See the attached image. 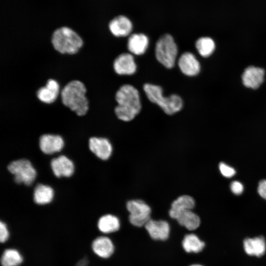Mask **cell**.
Instances as JSON below:
<instances>
[{"label": "cell", "instance_id": "6da1fadb", "mask_svg": "<svg viewBox=\"0 0 266 266\" xmlns=\"http://www.w3.org/2000/svg\"><path fill=\"white\" fill-rule=\"evenodd\" d=\"M115 100L118 105L115 108V113L122 121H132L141 109L139 92L132 85L121 86L116 93Z\"/></svg>", "mask_w": 266, "mask_h": 266}, {"label": "cell", "instance_id": "7a4b0ae2", "mask_svg": "<svg viewBox=\"0 0 266 266\" xmlns=\"http://www.w3.org/2000/svg\"><path fill=\"white\" fill-rule=\"evenodd\" d=\"M86 92V88L82 82L78 80L70 81L61 92L62 102L77 115L83 116L89 109Z\"/></svg>", "mask_w": 266, "mask_h": 266}, {"label": "cell", "instance_id": "3957f363", "mask_svg": "<svg viewBox=\"0 0 266 266\" xmlns=\"http://www.w3.org/2000/svg\"><path fill=\"white\" fill-rule=\"evenodd\" d=\"M51 43L58 52L69 55L77 53L83 44L80 35L71 28L65 26L58 28L53 32Z\"/></svg>", "mask_w": 266, "mask_h": 266}, {"label": "cell", "instance_id": "277c9868", "mask_svg": "<svg viewBox=\"0 0 266 266\" xmlns=\"http://www.w3.org/2000/svg\"><path fill=\"white\" fill-rule=\"evenodd\" d=\"M143 88L148 100L158 104L166 114H174L182 108L183 101L178 95L172 94L165 97L161 86L150 83L144 84Z\"/></svg>", "mask_w": 266, "mask_h": 266}, {"label": "cell", "instance_id": "5b68a950", "mask_svg": "<svg viewBox=\"0 0 266 266\" xmlns=\"http://www.w3.org/2000/svg\"><path fill=\"white\" fill-rule=\"evenodd\" d=\"M155 52L157 60L165 67L171 68L174 66L178 48L170 34L166 33L160 37L156 44Z\"/></svg>", "mask_w": 266, "mask_h": 266}, {"label": "cell", "instance_id": "8992f818", "mask_svg": "<svg viewBox=\"0 0 266 266\" xmlns=\"http://www.w3.org/2000/svg\"><path fill=\"white\" fill-rule=\"evenodd\" d=\"M8 169L14 175V181L18 184L31 185L36 177V171L31 163L26 159L13 161L8 166Z\"/></svg>", "mask_w": 266, "mask_h": 266}, {"label": "cell", "instance_id": "52a82bcc", "mask_svg": "<svg viewBox=\"0 0 266 266\" xmlns=\"http://www.w3.org/2000/svg\"><path fill=\"white\" fill-rule=\"evenodd\" d=\"M127 209L130 213V222L136 227L145 226L150 219V207L140 200H133L126 204Z\"/></svg>", "mask_w": 266, "mask_h": 266}, {"label": "cell", "instance_id": "ba28073f", "mask_svg": "<svg viewBox=\"0 0 266 266\" xmlns=\"http://www.w3.org/2000/svg\"><path fill=\"white\" fill-rule=\"evenodd\" d=\"M115 72L119 75H132L136 70V65L133 56L124 53L117 56L113 62Z\"/></svg>", "mask_w": 266, "mask_h": 266}, {"label": "cell", "instance_id": "9c48e42d", "mask_svg": "<svg viewBox=\"0 0 266 266\" xmlns=\"http://www.w3.org/2000/svg\"><path fill=\"white\" fill-rule=\"evenodd\" d=\"M60 93V85L58 82L49 79L44 86L39 88L36 91V97L41 102L51 104L57 99Z\"/></svg>", "mask_w": 266, "mask_h": 266}, {"label": "cell", "instance_id": "30bf717a", "mask_svg": "<svg viewBox=\"0 0 266 266\" xmlns=\"http://www.w3.org/2000/svg\"><path fill=\"white\" fill-rule=\"evenodd\" d=\"M144 227L153 239L165 240L169 236L170 227L166 221H157L150 219Z\"/></svg>", "mask_w": 266, "mask_h": 266}, {"label": "cell", "instance_id": "8fae6325", "mask_svg": "<svg viewBox=\"0 0 266 266\" xmlns=\"http://www.w3.org/2000/svg\"><path fill=\"white\" fill-rule=\"evenodd\" d=\"M90 150L100 159L106 160L111 156L112 147L106 138L92 137L89 139Z\"/></svg>", "mask_w": 266, "mask_h": 266}, {"label": "cell", "instance_id": "7c38bea8", "mask_svg": "<svg viewBox=\"0 0 266 266\" xmlns=\"http://www.w3.org/2000/svg\"><path fill=\"white\" fill-rule=\"evenodd\" d=\"M178 65L180 70L186 75L193 76L200 71V64L194 54L184 52L179 57Z\"/></svg>", "mask_w": 266, "mask_h": 266}, {"label": "cell", "instance_id": "4fadbf2b", "mask_svg": "<svg viewBox=\"0 0 266 266\" xmlns=\"http://www.w3.org/2000/svg\"><path fill=\"white\" fill-rule=\"evenodd\" d=\"M109 30L116 37H125L129 35L133 29V24L127 17L119 15L114 17L109 23Z\"/></svg>", "mask_w": 266, "mask_h": 266}, {"label": "cell", "instance_id": "5bb4252c", "mask_svg": "<svg viewBox=\"0 0 266 266\" xmlns=\"http://www.w3.org/2000/svg\"><path fill=\"white\" fill-rule=\"evenodd\" d=\"M64 142L59 135L45 134L39 138V147L42 152L52 154L60 151L63 148Z\"/></svg>", "mask_w": 266, "mask_h": 266}, {"label": "cell", "instance_id": "9a60e30c", "mask_svg": "<svg viewBox=\"0 0 266 266\" xmlns=\"http://www.w3.org/2000/svg\"><path fill=\"white\" fill-rule=\"evenodd\" d=\"M264 75L265 71L263 68L250 66L245 69L242 75L243 84L246 87L257 89L263 83Z\"/></svg>", "mask_w": 266, "mask_h": 266}, {"label": "cell", "instance_id": "2e32d148", "mask_svg": "<svg viewBox=\"0 0 266 266\" xmlns=\"http://www.w3.org/2000/svg\"><path fill=\"white\" fill-rule=\"evenodd\" d=\"M51 166L54 174L57 177H69L74 170L72 162L64 155L53 159Z\"/></svg>", "mask_w": 266, "mask_h": 266}, {"label": "cell", "instance_id": "e0dca14e", "mask_svg": "<svg viewBox=\"0 0 266 266\" xmlns=\"http://www.w3.org/2000/svg\"><path fill=\"white\" fill-rule=\"evenodd\" d=\"M195 205V201L193 198L189 195H181L172 202L169 211V216L175 219L180 213L187 210H192Z\"/></svg>", "mask_w": 266, "mask_h": 266}, {"label": "cell", "instance_id": "ac0fdd59", "mask_svg": "<svg viewBox=\"0 0 266 266\" xmlns=\"http://www.w3.org/2000/svg\"><path fill=\"white\" fill-rule=\"evenodd\" d=\"M149 44L148 37L143 33L131 34L128 40L129 51L136 55H141L146 52Z\"/></svg>", "mask_w": 266, "mask_h": 266}, {"label": "cell", "instance_id": "d6986e66", "mask_svg": "<svg viewBox=\"0 0 266 266\" xmlns=\"http://www.w3.org/2000/svg\"><path fill=\"white\" fill-rule=\"evenodd\" d=\"M92 248L94 252L102 258L110 257L114 251L112 241L108 237L103 236L94 239L92 244Z\"/></svg>", "mask_w": 266, "mask_h": 266}, {"label": "cell", "instance_id": "ffe728a7", "mask_svg": "<svg viewBox=\"0 0 266 266\" xmlns=\"http://www.w3.org/2000/svg\"><path fill=\"white\" fill-rule=\"evenodd\" d=\"M243 246L245 252L250 256L261 257L266 251V241L262 236L246 238Z\"/></svg>", "mask_w": 266, "mask_h": 266}, {"label": "cell", "instance_id": "44dd1931", "mask_svg": "<svg viewBox=\"0 0 266 266\" xmlns=\"http://www.w3.org/2000/svg\"><path fill=\"white\" fill-rule=\"evenodd\" d=\"M175 220L180 225L191 231L197 229L200 223V217L192 210H187L180 213Z\"/></svg>", "mask_w": 266, "mask_h": 266}, {"label": "cell", "instance_id": "7402d4cb", "mask_svg": "<svg viewBox=\"0 0 266 266\" xmlns=\"http://www.w3.org/2000/svg\"><path fill=\"white\" fill-rule=\"evenodd\" d=\"M120 226L119 219L111 214H106L101 216L98 223L99 230L104 233L116 232L119 229Z\"/></svg>", "mask_w": 266, "mask_h": 266}, {"label": "cell", "instance_id": "603a6c76", "mask_svg": "<svg viewBox=\"0 0 266 266\" xmlns=\"http://www.w3.org/2000/svg\"><path fill=\"white\" fill-rule=\"evenodd\" d=\"M53 196L54 191L49 186L40 184L34 189L33 200L38 204L42 205L50 202Z\"/></svg>", "mask_w": 266, "mask_h": 266}, {"label": "cell", "instance_id": "cb8c5ba5", "mask_svg": "<svg viewBox=\"0 0 266 266\" xmlns=\"http://www.w3.org/2000/svg\"><path fill=\"white\" fill-rule=\"evenodd\" d=\"M182 246L187 253H199L204 247V243L195 234L186 235L182 241Z\"/></svg>", "mask_w": 266, "mask_h": 266}, {"label": "cell", "instance_id": "d4e9b609", "mask_svg": "<svg viewBox=\"0 0 266 266\" xmlns=\"http://www.w3.org/2000/svg\"><path fill=\"white\" fill-rule=\"evenodd\" d=\"M23 259L20 252L14 249H6L2 253L0 262L2 266H18Z\"/></svg>", "mask_w": 266, "mask_h": 266}, {"label": "cell", "instance_id": "484cf974", "mask_svg": "<svg viewBox=\"0 0 266 266\" xmlns=\"http://www.w3.org/2000/svg\"><path fill=\"white\" fill-rule=\"evenodd\" d=\"M195 45L199 54L203 57H207L211 55L215 47L213 40L209 37L199 38Z\"/></svg>", "mask_w": 266, "mask_h": 266}, {"label": "cell", "instance_id": "4316f807", "mask_svg": "<svg viewBox=\"0 0 266 266\" xmlns=\"http://www.w3.org/2000/svg\"><path fill=\"white\" fill-rule=\"evenodd\" d=\"M220 172L225 177L230 178L235 174V169L224 163H220L219 165Z\"/></svg>", "mask_w": 266, "mask_h": 266}, {"label": "cell", "instance_id": "83f0119b", "mask_svg": "<svg viewBox=\"0 0 266 266\" xmlns=\"http://www.w3.org/2000/svg\"><path fill=\"white\" fill-rule=\"evenodd\" d=\"M231 191L236 195H239L242 194L244 190L243 184L238 181H233L230 185Z\"/></svg>", "mask_w": 266, "mask_h": 266}, {"label": "cell", "instance_id": "f1b7e54d", "mask_svg": "<svg viewBox=\"0 0 266 266\" xmlns=\"http://www.w3.org/2000/svg\"><path fill=\"white\" fill-rule=\"evenodd\" d=\"M9 232L5 224L0 222V241L1 243L5 242L9 237Z\"/></svg>", "mask_w": 266, "mask_h": 266}, {"label": "cell", "instance_id": "f546056e", "mask_svg": "<svg viewBox=\"0 0 266 266\" xmlns=\"http://www.w3.org/2000/svg\"><path fill=\"white\" fill-rule=\"evenodd\" d=\"M258 192L262 198L266 200V180L264 179L260 181L258 187Z\"/></svg>", "mask_w": 266, "mask_h": 266}, {"label": "cell", "instance_id": "4dcf8cb0", "mask_svg": "<svg viewBox=\"0 0 266 266\" xmlns=\"http://www.w3.org/2000/svg\"><path fill=\"white\" fill-rule=\"evenodd\" d=\"M89 263V260L87 257L80 260L75 266H88Z\"/></svg>", "mask_w": 266, "mask_h": 266}, {"label": "cell", "instance_id": "1f68e13d", "mask_svg": "<svg viewBox=\"0 0 266 266\" xmlns=\"http://www.w3.org/2000/svg\"><path fill=\"white\" fill-rule=\"evenodd\" d=\"M190 266H202L200 265L196 264V265H192Z\"/></svg>", "mask_w": 266, "mask_h": 266}]
</instances>
